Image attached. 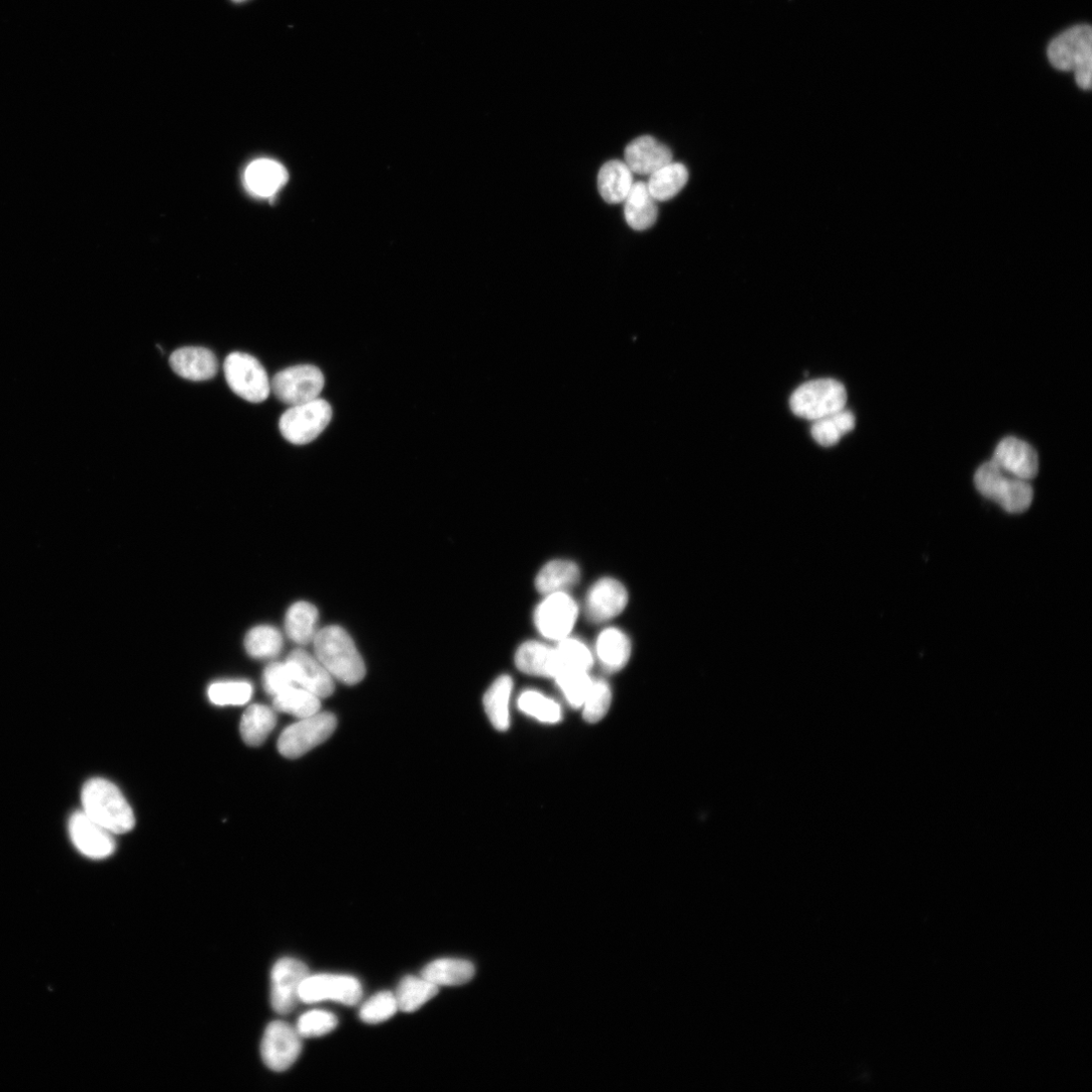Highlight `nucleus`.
I'll list each match as a JSON object with an SVG mask.
<instances>
[{"mask_svg":"<svg viewBox=\"0 0 1092 1092\" xmlns=\"http://www.w3.org/2000/svg\"><path fill=\"white\" fill-rule=\"evenodd\" d=\"M283 644L284 639L280 630L269 625L254 627L245 637V648L250 657L255 659L277 657L283 649Z\"/></svg>","mask_w":1092,"mask_h":1092,"instance_id":"obj_34","label":"nucleus"},{"mask_svg":"<svg viewBox=\"0 0 1092 1092\" xmlns=\"http://www.w3.org/2000/svg\"><path fill=\"white\" fill-rule=\"evenodd\" d=\"M625 163L633 173L651 175L673 162L671 149L651 136H641L631 141L624 152Z\"/></svg>","mask_w":1092,"mask_h":1092,"instance_id":"obj_18","label":"nucleus"},{"mask_svg":"<svg viewBox=\"0 0 1092 1092\" xmlns=\"http://www.w3.org/2000/svg\"><path fill=\"white\" fill-rule=\"evenodd\" d=\"M276 724L274 709L262 704L251 705L241 719V736L248 745L258 746L265 741Z\"/></svg>","mask_w":1092,"mask_h":1092,"instance_id":"obj_30","label":"nucleus"},{"mask_svg":"<svg viewBox=\"0 0 1092 1092\" xmlns=\"http://www.w3.org/2000/svg\"><path fill=\"white\" fill-rule=\"evenodd\" d=\"M302 1051L297 1029L282 1021L270 1023L262 1037L260 1054L267 1068L284 1072L294 1065Z\"/></svg>","mask_w":1092,"mask_h":1092,"instance_id":"obj_13","label":"nucleus"},{"mask_svg":"<svg viewBox=\"0 0 1092 1092\" xmlns=\"http://www.w3.org/2000/svg\"><path fill=\"white\" fill-rule=\"evenodd\" d=\"M234 3H243L245 0H233Z\"/></svg>","mask_w":1092,"mask_h":1092,"instance_id":"obj_43","label":"nucleus"},{"mask_svg":"<svg viewBox=\"0 0 1092 1092\" xmlns=\"http://www.w3.org/2000/svg\"><path fill=\"white\" fill-rule=\"evenodd\" d=\"M337 727L338 718L330 712L302 718L283 731L279 751L288 758H298L330 738Z\"/></svg>","mask_w":1092,"mask_h":1092,"instance_id":"obj_7","label":"nucleus"},{"mask_svg":"<svg viewBox=\"0 0 1092 1092\" xmlns=\"http://www.w3.org/2000/svg\"><path fill=\"white\" fill-rule=\"evenodd\" d=\"M688 179L687 167L682 163L671 162L649 175L646 184L655 200L667 201L680 193Z\"/></svg>","mask_w":1092,"mask_h":1092,"instance_id":"obj_27","label":"nucleus"},{"mask_svg":"<svg viewBox=\"0 0 1092 1092\" xmlns=\"http://www.w3.org/2000/svg\"><path fill=\"white\" fill-rule=\"evenodd\" d=\"M333 408L323 399L292 406L280 419V431L284 439L296 446L314 442L330 425Z\"/></svg>","mask_w":1092,"mask_h":1092,"instance_id":"obj_6","label":"nucleus"},{"mask_svg":"<svg viewBox=\"0 0 1092 1092\" xmlns=\"http://www.w3.org/2000/svg\"><path fill=\"white\" fill-rule=\"evenodd\" d=\"M245 184L248 190L260 197L274 196L288 181L286 168L270 159H258L247 167Z\"/></svg>","mask_w":1092,"mask_h":1092,"instance_id":"obj_22","label":"nucleus"},{"mask_svg":"<svg viewBox=\"0 0 1092 1092\" xmlns=\"http://www.w3.org/2000/svg\"><path fill=\"white\" fill-rule=\"evenodd\" d=\"M224 373L230 389L250 403L264 402L271 392L265 369L250 355H229L224 363Z\"/></svg>","mask_w":1092,"mask_h":1092,"instance_id":"obj_8","label":"nucleus"},{"mask_svg":"<svg viewBox=\"0 0 1092 1092\" xmlns=\"http://www.w3.org/2000/svg\"><path fill=\"white\" fill-rule=\"evenodd\" d=\"M993 462L1006 473L1025 481L1034 479L1039 471L1036 451L1016 437H1008L1000 443Z\"/></svg>","mask_w":1092,"mask_h":1092,"instance_id":"obj_17","label":"nucleus"},{"mask_svg":"<svg viewBox=\"0 0 1092 1092\" xmlns=\"http://www.w3.org/2000/svg\"><path fill=\"white\" fill-rule=\"evenodd\" d=\"M1047 55L1052 66L1061 71H1073L1077 85L1091 88L1092 32L1088 25L1070 28L1049 45Z\"/></svg>","mask_w":1092,"mask_h":1092,"instance_id":"obj_3","label":"nucleus"},{"mask_svg":"<svg viewBox=\"0 0 1092 1092\" xmlns=\"http://www.w3.org/2000/svg\"><path fill=\"white\" fill-rule=\"evenodd\" d=\"M338 1025L334 1014L311 1011L300 1017L296 1029L302 1038H317L332 1033Z\"/></svg>","mask_w":1092,"mask_h":1092,"instance_id":"obj_40","label":"nucleus"},{"mask_svg":"<svg viewBox=\"0 0 1092 1092\" xmlns=\"http://www.w3.org/2000/svg\"><path fill=\"white\" fill-rule=\"evenodd\" d=\"M546 596L548 597L535 610V626L544 637L560 641L573 630L579 608L576 601L565 592Z\"/></svg>","mask_w":1092,"mask_h":1092,"instance_id":"obj_11","label":"nucleus"},{"mask_svg":"<svg viewBox=\"0 0 1092 1092\" xmlns=\"http://www.w3.org/2000/svg\"><path fill=\"white\" fill-rule=\"evenodd\" d=\"M596 653L603 669L606 672L615 673L622 670L628 663L631 643L628 636L620 629L606 628L597 638Z\"/></svg>","mask_w":1092,"mask_h":1092,"instance_id":"obj_23","label":"nucleus"},{"mask_svg":"<svg viewBox=\"0 0 1092 1092\" xmlns=\"http://www.w3.org/2000/svg\"><path fill=\"white\" fill-rule=\"evenodd\" d=\"M633 183V172L620 160L605 163L598 174L600 194L608 203L623 202Z\"/></svg>","mask_w":1092,"mask_h":1092,"instance_id":"obj_25","label":"nucleus"},{"mask_svg":"<svg viewBox=\"0 0 1092 1092\" xmlns=\"http://www.w3.org/2000/svg\"><path fill=\"white\" fill-rule=\"evenodd\" d=\"M310 975L308 967L294 958L279 960L271 970L270 1003L280 1015H289L300 1001V990Z\"/></svg>","mask_w":1092,"mask_h":1092,"instance_id":"obj_12","label":"nucleus"},{"mask_svg":"<svg viewBox=\"0 0 1092 1092\" xmlns=\"http://www.w3.org/2000/svg\"><path fill=\"white\" fill-rule=\"evenodd\" d=\"M319 612L308 602H297L287 612L285 625L290 639L298 644L313 642L318 633Z\"/></svg>","mask_w":1092,"mask_h":1092,"instance_id":"obj_28","label":"nucleus"},{"mask_svg":"<svg viewBox=\"0 0 1092 1092\" xmlns=\"http://www.w3.org/2000/svg\"><path fill=\"white\" fill-rule=\"evenodd\" d=\"M476 968L470 961L462 959H440L429 963L421 976L437 987H459L470 982Z\"/></svg>","mask_w":1092,"mask_h":1092,"instance_id":"obj_24","label":"nucleus"},{"mask_svg":"<svg viewBox=\"0 0 1092 1092\" xmlns=\"http://www.w3.org/2000/svg\"><path fill=\"white\" fill-rule=\"evenodd\" d=\"M611 700L612 693L608 683L601 679L593 680L582 706L585 720L589 723L602 720L610 708Z\"/></svg>","mask_w":1092,"mask_h":1092,"instance_id":"obj_39","label":"nucleus"},{"mask_svg":"<svg viewBox=\"0 0 1092 1092\" xmlns=\"http://www.w3.org/2000/svg\"><path fill=\"white\" fill-rule=\"evenodd\" d=\"M623 202L625 220L631 229L644 231L657 222V200L652 197L645 182L633 183Z\"/></svg>","mask_w":1092,"mask_h":1092,"instance_id":"obj_21","label":"nucleus"},{"mask_svg":"<svg viewBox=\"0 0 1092 1092\" xmlns=\"http://www.w3.org/2000/svg\"><path fill=\"white\" fill-rule=\"evenodd\" d=\"M856 425L854 414L846 409L814 421L811 427V435L814 441L823 447L837 445L842 437L852 431Z\"/></svg>","mask_w":1092,"mask_h":1092,"instance_id":"obj_32","label":"nucleus"},{"mask_svg":"<svg viewBox=\"0 0 1092 1092\" xmlns=\"http://www.w3.org/2000/svg\"><path fill=\"white\" fill-rule=\"evenodd\" d=\"M398 1010L395 995L383 992L371 998L362 1007L360 1017L367 1024L377 1025L391 1019Z\"/></svg>","mask_w":1092,"mask_h":1092,"instance_id":"obj_41","label":"nucleus"},{"mask_svg":"<svg viewBox=\"0 0 1092 1092\" xmlns=\"http://www.w3.org/2000/svg\"><path fill=\"white\" fill-rule=\"evenodd\" d=\"M518 706L521 711L542 722L557 723L562 719L560 705L536 691L524 692L518 700Z\"/></svg>","mask_w":1092,"mask_h":1092,"instance_id":"obj_36","label":"nucleus"},{"mask_svg":"<svg viewBox=\"0 0 1092 1092\" xmlns=\"http://www.w3.org/2000/svg\"><path fill=\"white\" fill-rule=\"evenodd\" d=\"M847 398L842 383L832 379L814 380L793 393L790 408L796 416L816 421L845 409Z\"/></svg>","mask_w":1092,"mask_h":1092,"instance_id":"obj_5","label":"nucleus"},{"mask_svg":"<svg viewBox=\"0 0 1092 1092\" xmlns=\"http://www.w3.org/2000/svg\"><path fill=\"white\" fill-rule=\"evenodd\" d=\"M274 708L302 719L320 712L321 701L308 690L294 686L274 697Z\"/></svg>","mask_w":1092,"mask_h":1092,"instance_id":"obj_33","label":"nucleus"},{"mask_svg":"<svg viewBox=\"0 0 1092 1092\" xmlns=\"http://www.w3.org/2000/svg\"><path fill=\"white\" fill-rule=\"evenodd\" d=\"M513 690V680L510 676L499 677L488 689L484 696V706L492 725L505 731L509 728V702Z\"/></svg>","mask_w":1092,"mask_h":1092,"instance_id":"obj_29","label":"nucleus"},{"mask_svg":"<svg viewBox=\"0 0 1092 1092\" xmlns=\"http://www.w3.org/2000/svg\"><path fill=\"white\" fill-rule=\"evenodd\" d=\"M557 684L574 708H581L592 685L588 672L566 670L556 678Z\"/></svg>","mask_w":1092,"mask_h":1092,"instance_id":"obj_38","label":"nucleus"},{"mask_svg":"<svg viewBox=\"0 0 1092 1092\" xmlns=\"http://www.w3.org/2000/svg\"><path fill=\"white\" fill-rule=\"evenodd\" d=\"M263 685L266 692L274 697L297 686L287 662L269 665L263 673Z\"/></svg>","mask_w":1092,"mask_h":1092,"instance_id":"obj_42","label":"nucleus"},{"mask_svg":"<svg viewBox=\"0 0 1092 1092\" xmlns=\"http://www.w3.org/2000/svg\"><path fill=\"white\" fill-rule=\"evenodd\" d=\"M69 834L80 853L91 859H104L115 852L113 834L108 832L83 811L74 813L69 822Z\"/></svg>","mask_w":1092,"mask_h":1092,"instance_id":"obj_14","label":"nucleus"},{"mask_svg":"<svg viewBox=\"0 0 1092 1092\" xmlns=\"http://www.w3.org/2000/svg\"><path fill=\"white\" fill-rule=\"evenodd\" d=\"M439 994V987L427 979L415 976L405 977L398 987L395 998L399 1010L413 1013Z\"/></svg>","mask_w":1092,"mask_h":1092,"instance_id":"obj_31","label":"nucleus"},{"mask_svg":"<svg viewBox=\"0 0 1092 1092\" xmlns=\"http://www.w3.org/2000/svg\"><path fill=\"white\" fill-rule=\"evenodd\" d=\"M580 576V569L575 563L563 560L553 561L539 571L535 586L537 591L544 595L564 592L575 586Z\"/></svg>","mask_w":1092,"mask_h":1092,"instance_id":"obj_26","label":"nucleus"},{"mask_svg":"<svg viewBox=\"0 0 1092 1092\" xmlns=\"http://www.w3.org/2000/svg\"><path fill=\"white\" fill-rule=\"evenodd\" d=\"M974 483L981 495L999 504L1009 513L1028 510L1034 499V491L1029 481L1006 473L993 461L977 470Z\"/></svg>","mask_w":1092,"mask_h":1092,"instance_id":"obj_4","label":"nucleus"},{"mask_svg":"<svg viewBox=\"0 0 1092 1092\" xmlns=\"http://www.w3.org/2000/svg\"><path fill=\"white\" fill-rule=\"evenodd\" d=\"M363 998L360 981L348 975H309L300 990V1001L316 1004L333 1000L346 1006H356Z\"/></svg>","mask_w":1092,"mask_h":1092,"instance_id":"obj_10","label":"nucleus"},{"mask_svg":"<svg viewBox=\"0 0 1092 1092\" xmlns=\"http://www.w3.org/2000/svg\"><path fill=\"white\" fill-rule=\"evenodd\" d=\"M556 649L562 672L566 670L589 672L593 666L594 660L591 650L583 641L577 638L568 636L560 640Z\"/></svg>","mask_w":1092,"mask_h":1092,"instance_id":"obj_35","label":"nucleus"},{"mask_svg":"<svg viewBox=\"0 0 1092 1092\" xmlns=\"http://www.w3.org/2000/svg\"><path fill=\"white\" fill-rule=\"evenodd\" d=\"M169 364L176 375L192 382L212 379L218 368L217 360L212 352L194 347L175 351L169 359Z\"/></svg>","mask_w":1092,"mask_h":1092,"instance_id":"obj_20","label":"nucleus"},{"mask_svg":"<svg viewBox=\"0 0 1092 1092\" xmlns=\"http://www.w3.org/2000/svg\"><path fill=\"white\" fill-rule=\"evenodd\" d=\"M292 671L297 686L308 690L321 698L334 694L336 683L316 657L304 649H296L286 661Z\"/></svg>","mask_w":1092,"mask_h":1092,"instance_id":"obj_15","label":"nucleus"},{"mask_svg":"<svg viewBox=\"0 0 1092 1092\" xmlns=\"http://www.w3.org/2000/svg\"><path fill=\"white\" fill-rule=\"evenodd\" d=\"M315 657L335 680L346 685H357L367 670L362 654L351 635L341 626L322 628L314 640Z\"/></svg>","mask_w":1092,"mask_h":1092,"instance_id":"obj_1","label":"nucleus"},{"mask_svg":"<svg viewBox=\"0 0 1092 1092\" xmlns=\"http://www.w3.org/2000/svg\"><path fill=\"white\" fill-rule=\"evenodd\" d=\"M627 602L625 587L615 579L603 578L592 586L587 595L586 614L592 622H605L618 616Z\"/></svg>","mask_w":1092,"mask_h":1092,"instance_id":"obj_16","label":"nucleus"},{"mask_svg":"<svg viewBox=\"0 0 1092 1092\" xmlns=\"http://www.w3.org/2000/svg\"><path fill=\"white\" fill-rule=\"evenodd\" d=\"M83 812L112 834H126L135 827V815L120 789L113 783L89 780L81 794Z\"/></svg>","mask_w":1092,"mask_h":1092,"instance_id":"obj_2","label":"nucleus"},{"mask_svg":"<svg viewBox=\"0 0 1092 1092\" xmlns=\"http://www.w3.org/2000/svg\"><path fill=\"white\" fill-rule=\"evenodd\" d=\"M324 386L323 373L311 365L288 368L278 373L270 382L276 397L291 407L318 399Z\"/></svg>","mask_w":1092,"mask_h":1092,"instance_id":"obj_9","label":"nucleus"},{"mask_svg":"<svg viewBox=\"0 0 1092 1092\" xmlns=\"http://www.w3.org/2000/svg\"><path fill=\"white\" fill-rule=\"evenodd\" d=\"M252 693L253 687L248 682H217L207 690L209 700L218 706L243 705L250 700Z\"/></svg>","mask_w":1092,"mask_h":1092,"instance_id":"obj_37","label":"nucleus"},{"mask_svg":"<svg viewBox=\"0 0 1092 1092\" xmlns=\"http://www.w3.org/2000/svg\"><path fill=\"white\" fill-rule=\"evenodd\" d=\"M515 664L521 672L531 676L556 678L562 672L557 649L538 641L520 645Z\"/></svg>","mask_w":1092,"mask_h":1092,"instance_id":"obj_19","label":"nucleus"}]
</instances>
